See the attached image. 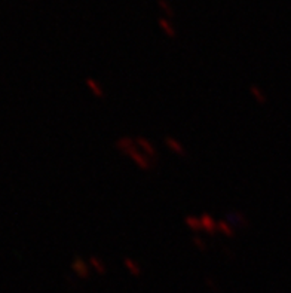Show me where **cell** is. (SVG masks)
<instances>
[{"mask_svg": "<svg viewBox=\"0 0 291 293\" xmlns=\"http://www.w3.org/2000/svg\"><path fill=\"white\" fill-rule=\"evenodd\" d=\"M127 156H129V159L143 171H150L152 167H153V162L149 159V156L144 155L138 148H134L132 151H129Z\"/></svg>", "mask_w": 291, "mask_h": 293, "instance_id": "6da1fadb", "label": "cell"}, {"mask_svg": "<svg viewBox=\"0 0 291 293\" xmlns=\"http://www.w3.org/2000/svg\"><path fill=\"white\" fill-rule=\"evenodd\" d=\"M70 268H72L82 280H86V278L91 277V267H90V263L85 262L80 256H74V257H73Z\"/></svg>", "mask_w": 291, "mask_h": 293, "instance_id": "7a4b0ae2", "label": "cell"}, {"mask_svg": "<svg viewBox=\"0 0 291 293\" xmlns=\"http://www.w3.org/2000/svg\"><path fill=\"white\" fill-rule=\"evenodd\" d=\"M226 220H227L232 226H234L235 229H238V228L247 229V228L250 226L248 219H247L245 215L241 213L239 210H229V212L226 213Z\"/></svg>", "mask_w": 291, "mask_h": 293, "instance_id": "3957f363", "label": "cell"}, {"mask_svg": "<svg viewBox=\"0 0 291 293\" xmlns=\"http://www.w3.org/2000/svg\"><path fill=\"white\" fill-rule=\"evenodd\" d=\"M164 143H165V146L166 148L174 154V155H177V156H182V158H186L187 156V151H186V148L176 138V137H172V136H165L164 137Z\"/></svg>", "mask_w": 291, "mask_h": 293, "instance_id": "277c9868", "label": "cell"}, {"mask_svg": "<svg viewBox=\"0 0 291 293\" xmlns=\"http://www.w3.org/2000/svg\"><path fill=\"white\" fill-rule=\"evenodd\" d=\"M135 144L144 155H147L150 158H156L158 156V151L153 146V143L150 140H147L146 137H135Z\"/></svg>", "mask_w": 291, "mask_h": 293, "instance_id": "5b68a950", "label": "cell"}, {"mask_svg": "<svg viewBox=\"0 0 291 293\" xmlns=\"http://www.w3.org/2000/svg\"><path fill=\"white\" fill-rule=\"evenodd\" d=\"M200 223H202V232L208 234V235H216L218 232L217 229V220L210 213L200 215Z\"/></svg>", "mask_w": 291, "mask_h": 293, "instance_id": "8992f818", "label": "cell"}, {"mask_svg": "<svg viewBox=\"0 0 291 293\" xmlns=\"http://www.w3.org/2000/svg\"><path fill=\"white\" fill-rule=\"evenodd\" d=\"M116 149H118L119 152H122L124 155H128L129 151H132L134 148H137L135 144V138H131V137H121L118 138V141L114 143Z\"/></svg>", "mask_w": 291, "mask_h": 293, "instance_id": "52a82bcc", "label": "cell"}, {"mask_svg": "<svg viewBox=\"0 0 291 293\" xmlns=\"http://www.w3.org/2000/svg\"><path fill=\"white\" fill-rule=\"evenodd\" d=\"M217 229L221 235H224L226 238L232 240L236 237V229L232 226L226 219H221V220H217Z\"/></svg>", "mask_w": 291, "mask_h": 293, "instance_id": "ba28073f", "label": "cell"}, {"mask_svg": "<svg viewBox=\"0 0 291 293\" xmlns=\"http://www.w3.org/2000/svg\"><path fill=\"white\" fill-rule=\"evenodd\" d=\"M158 24H159V27H161V30L165 33V36H168V38H171V39L177 38L176 27H174V25L171 24V21H169L166 17H161V18L158 20Z\"/></svg>", "mask_w": 291, "mask_h": 293, "instance_id": "9c48e42d", "label": "cell"}, {"mask_svg": "<svg viewBox=\"0 0 291 293\" xmlns=\"http://www.w3.org/2000/svg\"><path fill=\"white\" fill-rule=\"evenodd\" d=\"M86 86L90 88V91L94 94V97L97 98H104L106 97V91L103 90V86L100 85V82L94 78H86Z\"/></svg>", "mask_w": 291, "mask_h": 293, "instance_id": "30bf717a", "label": "cell"}, {"mask_svg": "<svg viewBox=\"0 0 291 293\" xmlns=\"http://www.w3.org/2000/svg\"><path fill=\"white\" fill-rule=\"evenodd\" d=\"M124 267L128 270V273L131 274V275H134V277H140L141 274H143V270H141V265L137 262V260H134L132 257H129V256H125L124 257Z\"/></svg>", "mask_w": 291, "mask_h": 293, "instance_id": "8fae6325", "label": "cell"}, {"mask_svg": "<svg viewBox=\"0 0 291 293\" xmlns=\"http://www.w3.org/2000/svg\"><path fill=\"white\" fill-rule=\"evenodd\" d=\"M88 263H90V267H91V268H92L98 275H104V274L107 273V268H106L104 260L100 259L98 256H90Z\"/></svg>", "mask_w": 291, "mask_h": 293, "instance_id": "7c38bea8", "label": "cell"}, {"mask_svg": "<svg viewBox=\"0 0 291 293\" xmlns=\"http://www.w3.org/2000/svg\"><path fill=\"white\" fill-rule=\"evenodd\" d=\"M250 94L253 96V98L258 103V104H266V101H268V97H266V94H265V91L261 90V88L258 86V85H255V83H253V85H250Z\"/></svg>", "mask_w": 291, "mask_h": 293, "instance_id": "4fadbf2b", "label": "cell"}, {"mask_svg": "<svg viewBox=\"0 0 291 293\" xmlns=\"http://www.w3.org/2000/svg\"><path fill=\"white\" fill-rule=\"evenodd\" d=\"M184 223H186V226H187L192 232H195V234H198V232L202 231L200 217H196V216H187V217H184Z\"/></svg>", "mask_w": 291, "mask_h": 293, "instance_id": "5bb4252c", "label": "cell"}, {"mask_svg": "<svg viewBox=\"0 0 291 293\" xmlns=\"http://www.w3.org/2000/svg\"><path fill=\"white\" fill-rule=\"evenodd\" d=\"M192 244H193V247L196 249V250H199V252H205L207 250V241L203 240V238H200V235H198V234H195V235L192 237Z\"/></svg>", "mask_w": 291, "mask_h": 293, "instance_id": "9a60e30c", "label": "cell"}, {"mask_svg": "<svg viewBox=\"0 0 291 293\" xmlns=\"http://www.w3.org/2000/svg\"><path fill=\"white\" fill-rule=\"evenodd\" d=\"M158 5H159V8L165 12V17H166V18L174 17V9H172V6H171V3H169V0H158Z\"/></svg>", "mask_w": 291, "mask_h": 293, "instance_id": "2e32d148", "label": "cell"}]
</instances>
